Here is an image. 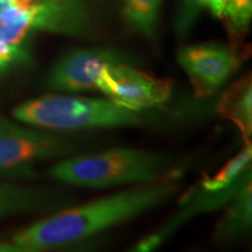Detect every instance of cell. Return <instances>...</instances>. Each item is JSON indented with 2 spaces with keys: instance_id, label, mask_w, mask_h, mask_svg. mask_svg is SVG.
<instances>
[{
  "instance_id": "6da1fadb",
  "label": "cell",
  "mask_w": 252,
  "mask_h": 252,
  "mask_svg": "<svg viewBox=\"0 0 252 252\" xmlns=\"http://www.w3.org/2000/svg\"><path fill=\"white\" fill-rule=\"evenodd\" d=\"M179 176L135 185L86 203L47 214L0 242V251L54 250L87 241L167 202L179 190Z\"/></svg>"
},
{
  "instance_id": "7a4b0ae2",
  "label": "cell",
  "mask_w": 252,
  "mask_h": 252,
  "mask_svg": "<svg viewBox=\"0 0 252 252\" xmlns=\"http://www.w3.org/2000/svg\"><path fill=\"white\" fill-rule=\"evenodd\" d=\"M176 163L165 154L132 147H115L97 153L75 154L59 160L48 174L61 184L106 189L156 182L180 175Z\"/></svg>"
},
{
  "instance_id": "3957f363",
  "label": "cell",
  "mask_w": 252,
  "mask_h": 252,
  "mask_svg": "<svg viewBox=\"0 0 252 252\" xmlns=\"http://www.w3.org/2000/svg\"><path fill=\"white\" fill-rule=\"evenodd\" d=\"M153 109L132 110L109 98L52 93L15 106L13 119L53 131H78L143 126L156 122Z\"/></svg>"
},
{
  "instance_id": "277c9868",
  "label": "cell",
  "mask_w": 252,
  "mask_h": 252,
  "mask_svg": "<svg viewBox=\"0 0 252 252\" xmlns=\"http://www.w3.org/2000/svg\"><path fill=\"white\" fill-rule=\"evenodd\" d=\"M81 144L62 131L35 127L13 119H0V180L37 176L40 163L59 161L80 153Z\"/></svg>"
},
{
  "instance_id": "5b68a950",
  "label": "cell",
  "mask_w": 252,
  "mask_h": 252,
  "mask_svg": "<svg viewBox=\"0 0 252 252\" xmlns=\"http://www.w3.org/2000/svg\"><path fill=\"white\" fill-rule=\"evenodd\" d=\"M172 81L135 68L133 63L108 65L100 71L97 90L106 98L132 110H149L166 103L172 94Z\"/></svg>"
},
{
  "instance_id": "8992f818",
  "label": "cell",
  "mask_w": 252,
  "mask_h": 252,
  "mask_svg": "<svg viewBox=\"0 0 252 252\" xmlns=\"http://www.w3.org/2000/svg\"><path fill=\"white\" fill-rule=\"evenodd\" d=\"M131 62L124 53L111 48H80L62 55L47 75L45 88L56 94H81L97 90L100 71L108 65Z\"/></svg>"
},
{
  "instance_id": "52a82bcc",
  "label": "cell",
  "mask_w": 252,
  "mask_h": 252,
  "mask_svg": "<svg viewBox=\"0 0 252 252\" xmlns=\"http://www.w3.org/2000/svg\"><path fill=\"white\" fill-rule=\"evenodd\" d=\"M178 62L197 98L213 96L237 70L239 59L229 46L204 42L181 47Z\"/></svg>"
},
{
  "instance_id": "ba28073f",
  "label": "cell",
  "mask_w": 252,
  "mask_h": 252,
  "mask_svg": "<svg viewBox=\"0 0 252 252\" xmlns=\"http://www.w3.org/2000/svg\"><path fill=\"white\" fill-rule=\"evenodd\" d=\"M41 2L27 7L12 6L0 14V78L31 62V39L46 32Z\"/></svg>"
},
{
  "instance_id": "9c48e42d",
  "label": "cell",
  "mask_w": 252,
  "mask_h": 252,
  "mask_svg": "<svg viewBox=\"0 0 252 252\" xmlns=\"http://www.w3.org/2000/svg\"><path fill=\"white\" fill-rule=\"evenodd\" d=\"M251 178V167L247 169L243 174L231 184L229 187L220 190H206L200 187L198 191H193L188 195L187 198L180 202V208L174 215L169 219L165 224L146 236L137 244L135 251H151L160 247L167 238H169L178 229L185 225L188 220L194 217L202 215L204 213L223 208L226 203L235 196L236 193L241 189L242 186L248 179Z\"/></svg>"
},
{
  "instance_id": "30bf717a",
  "label": "cell",
  "mask_w": 252,
  "mask_h": 252,
  "mask_svg": "<svg viewBox=\"0 0 252 252\" xmlns=\"http://www.w3.org/2000/svg\"><path fill=\"white\" fill-rule=\"evenodd\" d=\"M76 198L61 189L0 181V219L58 212L76 203Z\"/></svg>"
},
{
  "instance_id": "8fae6325",
  "label": "cell",
  "mask_w": 252,
  "mask_h": 252,
  "mask_svg": "<svg viewBox=\"0 0 252 252\" xmlns=\"http://www.w3.org/2000/svg\"><path fill=\"white\" fill-rule=\"evenodd\" d=\"M220 117L229 119L237 126L244 144L251 143L252 134V81L251 75L235 82L217 104Z\"/></svg>"
},
{
  "instance_id": "7c38bea8",
  "label": "cell",
  "mask_w": 252,
  "mask_h": 252,
  "mask_svg": "<svg viewBox=\"0 0 252 252\" xmlns=\"http://www.w3.org/2000/svg\"><path fill=\"white\" fill-rule=\"evenodd\" d=\"M214 231V238L230 242L241 237L251 228L252 223V181L248 179L228 203Z\"/></svg>"
},
{
  "instance_id": "4fadbf2b",
  "label": "cell",
  "mask_w": 252,
  "mask_h": 252,
  "mask_svg": "<svg viewBox=\"0 0 252 252\" xmlns=\"http://www.w3.org/2000/svg\"><path fill=\"white\" fill-rule=\"evenodd\" d=\"M162 2L163 0H123L122 14L132 30L153 37Z\"/></svg>"
},
{
  "instance_id": "5bb4252c",
  "label": "cell",
  "mask_w": 252,
  "mask_h": 252,
  "mask_svg": "<svg viewBox=\"0 0 252 252\" xmlns=\"http://www.w3.org/2000/svg\"><path fill=\"white\" fill-rule=\"evenodd\" d=\"M252 159L251 143L244 144V147L232 157L219 172L212 176H204L200 187L206 190H220L234 184L247 169L250 168Z\"/></svg>"
},
{
  "instance_id": "9a60e30c",
  "label": "cell",
  "mask_w": 252,
  "mask_h": 252,
  "mask_svg": "<svg viewBox=\"0 0 252 252\" xmlns=\"http://www.w3.org/2000/svg\"><path fill=\"white\" fill-rule=\"evenodd\" d=\"M251 15L252 0H229L220 19L225 20L231 33L239 35L247 31Z\"/></svg>"
},
{
  "instance_id": "2e32d148",
  "label": "cell",
  "mask_w": 252,
  "mask_h": 252,
  "mask_svg": "<svg viewBox=\"0 0 252 252\" xmlns=\"http://www.w3.org/2000/svg\"><path fill=\"white\" fill-rule=\"evenodd\" d=\"M207 0H179L175 19V32L178 36H187L197 21L201 12L206 8Z\"/></svg>"
},
{
  "instance_id": "e0dca14e",
  "label": "cell",
  "mask_w": 252,
  "mask_h": 252,
  "mask_svg": "<svg viewBox=\"0 0 252 252\" xmlns=\"http://www.w3.org/2000/svg\"><path fill=\"white\" fill-rule=\"evenodd\" d=\"M228 2L229 0H207L206 8L209 9L214 17L220 19Z\"/></svg>"
},
{
  "instance_id": "ac0fdd59",
  "label": "cell",
  "mask_w": 252,
  "mask_h": 252,
  "mask_svg": "<svg viewBox=\"0 0 252 252\" xmlns=\"http://www.w3.org/2000/svg\"><path fill=\"white\" fill-rule=\"evenodd\" d=\"M12 6H14V0H0V14Z\"/></svg>"
}]
</instances>
